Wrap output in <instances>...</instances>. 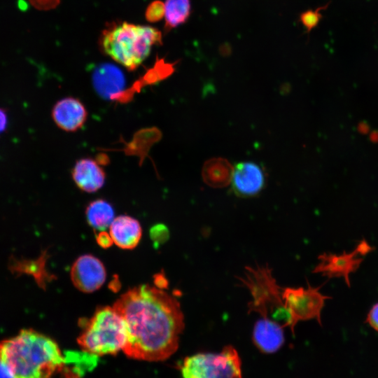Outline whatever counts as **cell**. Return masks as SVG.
<instances>
[{"mask_svg":"<svg viewBox=\"0 0 378 378\" xmlns=\"http://www.w3.org/2000/svg\"><path fill=\"white\" fill-rule=\"evenodd\" d=\"M113 307L126 326L127 339L122 351L127 356L161 361L177 350L183 314L178 300L160 286L144 284L131 288Z\"/></svg>","mask_w":378,"mask_h":378,"instance_id":"cell-1","label":"cell"},{"mask_svg":"<svg viewBox=\"0 0 378 378\" xmlns=\"http://www.w3.org/2000/svg\"><path fill=\"white\" fill-rule=\"evenodd\" d=\"M65 362L57 342L33 329L0 342V364L12 378H52Z\"/></svg>","mask_w":378,"mask_h":378,"instance_id":"cell-2","label":"cell"},{"mask_svg":"<svg viewBox=\"0 0 378 378\" xmlns=\"http://www.w3.org/2000/svg\"><path fill=\"white\" fill-rule=\"evenodd\" d=\"M162 44V33L155 27L124 22L105 29L100 38L104 53L132 71L149 55L152 47Z\"/></svg>","mask_w":378,"mask_h":378,"instance_id":"cell-3","label":"cell"},{"mask_svg":"<svg viewBox=\"0 0 378 378\" xmlns=\"http://www.w3.org/2000/svg\"><path fill=\"white\" fill-rule=\"evenodd\" d=\"M81 325L83 330L77 342L85 353L94 356L115 355L123 350L127 339L126 326L113 307L98 308Z\"/></svg>","mask_w":378,"mask_h":378,"instance_id":"cell-4","label":"cell"},{"mask_svg":"<svg viewBox=\"0 0 378 378\" xmlns=\"http://www.w3.org/2000/svg\"><path fill=\"white\" fill-rule=\"evenodd\" d=\"M238 279L252 297L248 305V313L254 312L260 318L283 321L285 327L289 326V314L281 295L283 288L277 284L271 268L267 265L249 266L246 267L244 275Z\"/></svg>","mask_w":378,"mask_h":378,"instance_id":"cell-5","label":"cell"},{"mask_svg":"<svg viewBox=\"0 0 378 378\" xmlns=\"http://www.w3.org/2000/svg\"><path fill=\"white\" fill-rule=\"evenodd\" d=\"M183 378H241V362L237 350L225 346L217 354L199 353L186 357L181 366Z\"/></svg>","mask_w":378,"mask_h":378,"instance_id":"cell-6","label":"cell"},{"mask_svg":"<svg viewBox=\"0 0 378 378\" xmlns=\"http://www.w3.org/2000/svg\"><path fill=\"white\" fill-rule=\"evenodd\" d=\"M282 299L289 314V327L294 332L295 326L300 321L316 319L321 325V311L325 300L330 298L319 291V288L308 286L282 288Z\"/></svg>","mask_w":378,"mask_h":378,"instance_id":"cell-7","label":"cell"},{"mask_svg":"<svg viewBox=\"0 0 378 378\" xmlns=\"http://www.w3.org/2000/svg\"><path fill=\"white\" fill-rule=\"evenodd\" d=\"M372 250L365 240L360 241L354 251L340 255L323 253L318 257L319 262L314 272L321 273L328 278L343 277L348 286H351L349 276L361 264L363 257Z\"/></svg>","mask_w":378,"mask_h":378,"instance_id":"cell-8","label":"cell"},{"mask_svg":"<svg viewBox=\"0 0 378 378\" xmlns=\"http://www.w3.org/2000/svg\"><path fill=\"white\" fill-rule=\"evenodd\" d=\"M71 279L75 287L85 293L98 290L104 283L106 272L99 259L90 254L78 257L72 265Z\"/></svg>","mask_w":378,"mask_h":378,"instance_id":"cell-9","label":"cell"},{"mask_svg":"<svg viewBox=\"0 0 378 378\" xmlns=\"http://www.w3.org/2000/svg\"><path fill=\"white\" fill-rule=\"evenodd\" d=\"M266 183V175L262 168L252 162H241L234 168L232 179L235 195L242 197L258 195Z\"/></svg>","mask_w":378,"mask_h":378,"instance_id":"cell-10","label":"cell"},{"mask_svg":"<svg viewBox=\"0 0 378 378\" xmlns=\"http://www.w3.org/2000/svg\"><path fill=\"white\" fill-rule=\"evenodd\" d=\"M52 117L58 127L68 132H74L83 127L87 120L88 112L78 99L67 97L54 105Z\"/></svg>","mask_w":378,"mask_h":378,"instance_id":"cell-11","label":"cell"},{"mask_svg":"<svg viewBox=\"0 0 378 378\" xmlns=\"http://www.w3.org/2000/svg\"><path fill=\"white\" fill-rule=\"evenodd\" d=\"M73 181L77 187L86 192H94L105 183L106 173L100 164L92 158L76 161L71 170Z\"/></svg>","mask_w":378,"mask_h":378,"instance_id":"cell-12","label":"cell"},{"mask_svg":"<svg viewBox=\"0 0 378 378\" xmlns=\"http://www.w3.org/2000/svg\"><path fill=\"white\" fill-rule=\"evenodd\" d=\"M284 326L276 321L259 318L253 327L252 340L262 353L276 352L284 343Z\"/></svg>","mask_w":378,"mask_h":378,"instance_id":"cell-13","label":"cell"},{"mask_svg":"<svg viewBox=\"0 0 378 378\" xmlns=\"http://www.w3.org/2000/svg\"><path fill=\"white\" fill-rule=\"evenodd\" d=\"M141 233L139 222L127 215L115 217L109 226V234L113 243L124 249L135 248L141 239Z\"/></svg>","mask_w":378,"mask_h":378,"instance_id":"cell-14","label":"cell"},{"mask_svg":"<svg viewBox=\"0 0 378 378\" xmlns=\"http://www.w3.org/2000/svg\"><path fill=\"white\" fill-rule=\"evenodd\" d=\"M234 167L230 162L223 158H214L204 164L202 171L203 180L206 184L216 188L225 187L232 181Z\"/></svg>","mask_w":378,"mask_h":378,"instance_id":"cell-15","label":"cell"},{"mask_svg":"<svg viewBox=\"0 0 378 378\" xmlns=\"http://www.w3.org/2000/svg\"><path fill=\"white\" fill-rule=\"evenodd\" d=\"M93 83L100 95L111 96L124 85V77L121 71L111 64H102L94 71Z\"/></svg>","mask_w":378,"mask_h":378,"instance_id":"cell-16","label":"cell"},{"mask_svg":"<svg viewBox=\"0 0 378 378\" xmlns=\"http://www.w3.org/2000/svg\"><path fill=\"white\" fill-rule=\"evenodd\" d=\"M85 215L88 223L95 230H105L115 218L112 205L105 200L98 199L87 206Z\"/></svg>","mask_w":378,"mask_h":378,"instance_id":"cell-17","label":"cell"},{"mask_svg":"<svg viewBox=\"0 0 378 378\" xmlns=\"http://www.w3.org/2000/svg\"><path fill=\"white\" fill-rule=\"evenodd\" d=\"M164 29L169 31L186 22L190 16V0H166L164 3Z\"/></svg>","mask_w":378,"mask_h":378,"instance_id":"cell-18","label":"cell"},{"mask_svg":"<svg viewBox=\"0 0 378 378\" xmlns=\"http://www.w3.org/2000/svg\"><path fill=\"white\" fill-rule=\"evenodd\" d=\"M43 257H41L38 260L29 262L17 261L13 265L15 271L23 272L33 275L39 284H45L44 277L47 276L44 267Z\"/></svg>","mask_w":378,"mask_h":378,"instance_id":"cell-19","label":"cell"},{"mask_svg":"<svg viewBox=\"0 0 378 378\" xmlns=\"http://www.w3.org/2000/svg\"><path fill=\"white\" fill-rule=\"evenodd\" d=\"M330 2L331 1H330L326 5L320 6L315 10H308L300 15V21L302 24L306 27L308 33L310 32L312 29H314L318 25L319 21L322 18V14L321 13V11L326 9Z\"/></svg>","mask_w":378,"mask_h":378,"instance_id":"cell-20","label":"cell"},{"mask_svg":"<svg viewBox=\"0 0 378 378\" xmlns=\"http://www.w3.org/2000/svg\"><path fill=\"white\" fill-rule=\"evenodd\" d=\"M164 4L161 1L150 3L146 10V18L150 22H156L164 17Z\"/></svg>","mask_w":378,"mask_h":378,"instance_id":"cell-21","label":"cell"},{"mask_svg":"<svg viewBox=\"0 0 378 378\" xmlns=\"http://www.w3.org/2000/svg\"><path fill=\"white\" fill-rule=\"evenodd\" d=\"M366 322L378 332V302L370 309L366 318Z\"/></svg>","mask_w":378,"mask_h":378,"instance_id":"cell-22","label":"cell"},{"mask_svg":"<svg viewBox=\"0 0 378 378\" xmlns=\"http://www.w3.org/2000/svg\"><path fill=\"white\" fill-rule=\"evenodd\" d=\"M97 241L98 244L103 248L110 247L113 243L109 232L105 230L99 231L97 236Z\"/></svg>","mask_w":378,"mask_h":378,"instance_id":"cell-23","label":"cell"},{"mask_svg":"<svg viewBox=\"0 0 378 378\" xmlns=\"http://www.w3.org/2000/svg\"><path fill=\"white\" fill-rule=\"evenodd\" d=\"M33 6L40 10H46L52 8L56 0H29Z\"/></svg>","mask_w":378,"mask_h":378,"instance_id":"cell-24","label":"cell"},{"mask_svg":"<svg viewBox=\"0 0 378 378\" xmlns=\"http://www.w3.org/2000/svg\"><path fill=\"white\" fill-rule=\"evenodd\" d=\"M8 124V117L6 111L0 108V134L6 128Z\"/></svg>","mask_w":378,"mask_h":378,"instance_id":"cell-25","label":"cell"},{"mask_svg":"<svg viewBox=\"0 0 378 378\" xmlns=\"http://www.w3.org/2000/svg\"><path fill=\"white\" fill-rule=\"evenodd\" d=\"M0 378H12L6 368L0 364Z\"/></svg>","mask_w":378,"mask_h":378,"instance_id":"cell-26","label":"cell"}]
</instances>
